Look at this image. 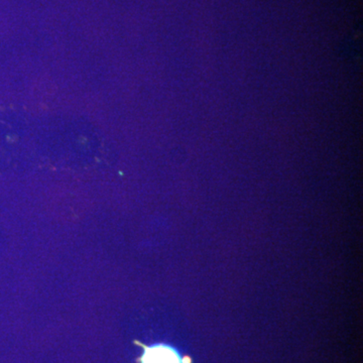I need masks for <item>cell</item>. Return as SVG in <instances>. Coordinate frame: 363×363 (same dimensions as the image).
<instances>
[{
    "mask_svg": "<svg viewBox=\"0 0 363 363\" xmlns=\"http://www.w3.org/2000/svg\"><path fill=\"white\" fill-rule=\"evenodd\" d=\"M143 363H181L178 354L166 346L147 348L143 354Z\"/></svg>",
    "mask_w": 363,
    "mask_h": 363,
    "instance_id": "cell-1",
    "label": "cell"
}]
</instances>
